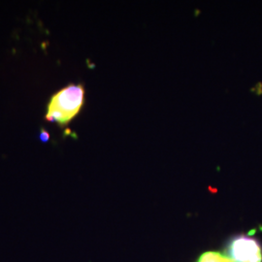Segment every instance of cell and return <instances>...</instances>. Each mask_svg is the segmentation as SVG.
<instances>
[{
	"label": "cell",
	"instance_id": "2",
	"mask_svg": "<svg viewBox=\"0 0 262 262\" xmlns=\"http://www.w3.org/2000/svg\"><path fill=\"white\" fill-rule=\"evenodd\" d=\"M225 255L234 262H262L261 244L253 236L236 235L228 241Z\"/></svg>",
	"mask_w": 262,
	"mask_h": 262
},
{
	"label": "cell",
	"instance_id": "1",
	"mask_svg": "<svg viewBox=\"0 0 262 262\" xmlns=\"http://www.w3.org/2000/svg\"><path fill=\"white\" fill-rule=\"evenodd\" d=\"M83 84H70L54 94L47 106L45 120L66 127L82 110L84 104Z\"/></svg>",
	"mask_w": 262,
	"mask_h": 262
},
{
	"label": "cell",
	"instance_id": "4",
	"mask_svg": "<svg viewBox=\"0 0 262 262\" xmlns=\"http://www.w3.org/2000/svg\"><path fill=\"white\" fill-rule=\"evenodd\" d=\"M49 138H50V134L48 133L47 131L42 129L41 133H40V139L43 141V142H47L49 140Z\"/></svg>",
	"mask_w": 262,
	"mask_h": 262
},
{
	"label": "cell",
	"instance_id": "3",
	"mask_svg": "<svg viewBox=\"0 0 262 262\" xmlns=\"http://www.w3.org/2000/svg\"><path fill=\"white\" fill-rule=\"evenodd\" d=\"M197 262H234L227 255L217 252H206L202 253Z\"/></svg>",
	"mask_w": 262,
	"mask_h": 262
}]
</instances>
